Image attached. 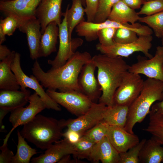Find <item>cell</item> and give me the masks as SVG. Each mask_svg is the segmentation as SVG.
Returning <instances> with one entry per match:
<instances>
[{"mask_svg":"<svg viewBox=\"0 0 163 163\" xmlns=\"http://www.w3.org/2000/svg\"><path fill=\"white\" fill-rule=\"evenodd\" d=\"M62 1L41 0L36 9L35 16L40 23L42 34L50 22L55 21L58 25L61 23Z\"/></svg>","mask_w":163,"mask_h":163,"instance_id":"obj_15","label":"cell"},{"mask_svg":"<svg viewBox=\"0 0 163 163\" xmlns=\"http://www.w3.org/2000/svg\"><path fill=\"white\" fill-rule=\"evenodd\" d=\"M74 153L73 144L66 139L60 140L50 146L44 153L33 158L32 163H55L58 162L66 155Z\"/></svg>","mask_w":163,"mask_h":163,"instance_id":"obj_18","label":"cell"},{"mask_svg":"<svg viewBox=\"0 0 163 163\" xmlns=\"http://www.w3.org/2000/svg\"><path fill=\"white\" fill-rule=\"evenodd\" d=\"M72 4L69 9L68 5L65 12L68 30L69 38L71 40L73 31L76 26L82 22L85 21L84 16L85 9L83 6L85 5L82 0H72Z\"/></svg>","mask_w":163,"mask_h":163,"instance_id":"obj_26","label":"cell"},{"mask_svg":"<svg viewBox=\"0 0 163 163\" xmlns=\"http://www.w3.org/2000/svg\"><path fill=\"white\" fill-rule=\"evenodd\" d=\"M131 8L134 9L140 8L141 6L145 2V0H122Z\"/></svg>","mask_w":163,"mask_h":163,"instance_id":"obj_42","label":"cell"},{"mask_svg":"<svg viewBox=\"0 0 163 163\" xmlns=\"http://www.w3.org/2000/svg\"><path fill=\"white\" fill-rule=\"evenodd\" d=\"M13 0H0V1H3V2H5V1H12Z\"/></svg>","mask_w":163,"mask_h":163,"instance_id":"obj_48","label":"cell"},{"mask_svg":"<svg viewBox=\"0 0 163 163\" xmlns=\"http://www.w3.org/2000/svg\"><path fill=\"white\" fill-rule=\"evenodd\" d=\"M88 159L95 163H119L120 153L106 136L95 143Z\"/></svg>","mask_w":163,"mask_h":163,"instance_id":"obj_19","label":"cell"},{"mask_svg":"<svg viewBox=\"0 0 163 163\" xmlns=\"http://www.w3.org/2000/svg\"><path fill=\"white\" fill-rule=\"evenodd\" d=\"M29 104L27 107H21L11 111L9 120L12 128L3 140V144L7 143L11 133L16 128L27 123L46 108L44 101L35 92L29 97Z\"/></svg>","mask_w":163,"mask_h":163,"instance_id":"obj_9","label":"cell"},{"mask_svg":"<svg viewBox=\"0 0 163 163\" xmlns=\"http://www.w3.org/2000/svg\"><path fill=\"white\" fill-rule=\"evenodd\" d=\"M46 92L56 102L78 117L85 113L94 103L82 92L74 90L58 92L47 89Z\"/></svg>","mask_w":163,"mask_h":163,"instance_id":"obj_5","label":"cell"},{"mask_svg":"<svg viewBox=\"0 0 163 163\" xmlns=\"http://www.w3.org/2000/svg\"><path fill=\"white\" fill-rule=\"evenodd\" d=\"M41 0H13L0 1V11L6 16L13 15L22 20L36 17Z\"/></svg>","mask_w":163,"mask_h":163,"instance_id":"obj_14","label":"cell"},{"mask_svg":"<svg viewBox=\"0 0 163 163\" xmlns=\"http://www.w3.org/2000/svg\"><path fill=\"white\" fill-rule=\"evenodd\" d=\"M108 126L103 120L85 132L83 136L97 143L107 136Z\"/></svg>","mask_w":163,"mask_h":163,"instance_id":"obj_33","label":"cell"},{"mask_svg":"<svg viewBox=\"0 0 163 163\" xmlns=\"http://www.w3.org/2000/svg\"><path fill=\"white\" fill-rule=\"evenodd\" d=\"M163 82L149 78L144 81L139 94L129 107L127 120L124 128L126 130L134 133L135 125L143 121L155 102L163 99Z\"/></svg>","mask_w":163,"mask_h":163,"instance_id":"obj_4","label":"cell"},{"mask_svg":"<svg viewBox=\"0 0 163 163\" xmlns=\"http://www.w3.org/2000/svg\"><path fill=\"white\" fill-rule=\"evenodd\" d=\"M128 71L163 82V46H157L154 56L150 59L139 56L137 62L129 66Z\"/></svg>","mask_w":163,"mask_h":163,"instance_id":"obj_11","label":"cell"},{"mask_svg":"<svg viewBox=\"0 0 163 163\" xmlns=\"http://www.w3.org/2000/svg\"><path fill=\"white\" fill-rule=\"evenodd\" d=\"M92 60L97 69V78L102 91L99 103L111 106L114 105L115 91L128 71L129 66L122 57L102 53L94 55Z\"/></svg>","mask_w":163,"mask_h":163,"instance_id":"obj_2","label":"cell"},{"mask_svg":"<svg viewBox=\"0 0 163 163\" xmlns=\"http://www.w3.org/2000/svg\"><path fill=\"white\" fill-rule=\"evenodd\" d=\"M140 18L137 12L120 0L113 5L107 19L121 24H134Z\"/></svg>","mask_w":163,"mask_h":163,"instance_id":"obj_24","label":"cell"},{"mask_svg":"<svg viewBox=\"0 0 163 163\" xmlns=\"http://www.w3.org/2000/svg\"><path fill=\"white\" fill-rule=\"evenodd\" d=\"M11 51L4 45L0 44V60L2 61L7 57Z\"/></svg>","mask_w":163,"mask_h":163,"instance_id":"obj_43","label":"cell"},{"mask_svg":"<svg viewBox=\"0 0 163 163\" xmlns=\"http://www.w3.org/2000/svg\"><path fill=\"white\" fill-rule=\"evenodd\" d=\"M9 111L0 109V131H3L4 129V126L3 125V120L5 115L8 113Z\"/></svg>","mask_w":163,"mask_h":163,"instance_id":"obj_45","label":"cell"},{"mask_svg":"<svg viewBox=\"0 0 163 163\" xmlns=\"http://www.w3.org/2000/svg\"><path fill=\"white\" fill-rule=\"evenodd\" d=\"M66 120H59L41 114L23 125L20 131L21 135L37 148L47 149L63 136L62 130L66 126Z\"/></svg>","mask_w":163,"mask_h":163,"instance_id":"obj_3","label":"cell"},{"mask_svg":"<svg viewBox=\"0 0 163 163\" xmlns=\"http://www.w3.org/2000/svg\"><path fill=\"white\" fill-rule=\"evenodd\" d=\"M11 67L17 78L21 89H25L28 88L33 90L44 101L46 108L56 111L61 110L59 105L46 93L34 75L29 76L23 72L21 65V55L18 53L15 52Z\"/></svg>","mask_w":163,"mask_h":163,"instance_id":"obj_7","label":"cell"},{"mask_svg":"<svg viewBox=\"0 0 163 163\" xmlns=\"http://www.w3.org/2000/svg\"><path fill=\"white\" fill-rule=\"evenodd\" d=\"M84 3L85 4V5H86V4H85V0H82Z\"/></svg>","mask_w":163,"mask_h":163,"instance_id":"obj_50","label":"cell"},{"mask_svg":"<svg viewBox=\"0 0 163 163\" xmlns=\"http://www.w3.org/2000/svg\"><path fill=\"white\" fill-rule=\"evenodd\" d=\"M6 35L2 28L0 27V44H2L6 40Z\"/></svg>","mask_w":163,"mask_h":163,"instance_id":"obj_46","label":"cell"},{"mask_svg":"<svg viewBox=\"0 0 163 163\" xmlns=\"http://www.w3.org/2000/svg\"><path fill=\"white\" fill-rule=\"evenodd\" d=\"M19 30L26 34L30 58L37 60L39 58V50L42 35L41 26L36 17L22 20Z\"/></svg>","mask_w":163,"mask_h":163,"instance_id":"obj_16","label":"cell"},{"mask_svg":"<svg viewBox=\"0 0 163 163\" xmlns=\"http://www.w3.org/2000/svg\"><path fill=\"white\" fill-rule=\"evenodd\" d=\"M146 1H150V0H145Z\"/></svg>","mask_w":163,"mask_h":163,"instance_id":"obj_51","label":"cell"},{"mask_svg":"<svg viewBox=\"0 0 163 163\" xmlns=\"http://www.w3.org/2000/svg\"><path fill=\"white\" fill-rule=\"evenodd\" d=\"M96 143L83 136L76 143L73 144V156L79 159H88Z\"/></svg>","mask_w":163,"mask_h":163,"instance_id":"obj_31","label":"cell"},{"mask_svg":"<svg viewBox=\"0 0 163 163\" xmlns=\"http://www.w3.org/2000/svg\"><path fill=\"white\" fill-rule=\"evenodd\" d=\"M22 20L14 15H9L0 20V27L6 35L10 36L18 28Z\"/></svg>","mask_w":163,"mask_h":163,"instance_id":"obj_36","label":"cell"},{"mask_svg":"<svg viewBox=\"0 0 163 163\" xmlns=\"http://www.w3.org/2000/svg\"><path fill=\"white\" fill-rule=\"evenodd\" d=\"M83 136V135L79 132L68 129L62 135L64 138L72 144L78 142Z\"/></svg>","mask_w":163,"mask_h":163,"instance_id":"obj_41","label":"cell"},{"mask_svg":"<svg viewBox=\"0 0 163 163\" xmlns=\"http://www.w3.org/2000/svg\"><path fill=\"white\" fill-rule=\"evenodd\" d=\"M144 82L140 75L126 72L115 93L114 104L129 107L139 94Z\"/></svg>","mask_w":163,"mask_h":163,"instance_id":"obj_10","label":"cell"},{"mask_svg":"<svg viewBox=\"0 0 163 163\" xmlns=\"http://www.w3.org/2000/svg\"><path fill=\"white\" fill-rule=\"evenodd\" d=\"M64 17L59 27V46L57 55L53 60H48V63L52 68H56L64 65L75 53L76 50L82 46L83 40L80 38H72L69 36L66 16L65 13L62 14Z\"/></svg>","mask_w":163,"mask_h":163,"instance_id":"obj_8","label":"cell"},{"mask_svg":"<svg viewBox=\"0 0 163 163\" xmlns=\"http://www.w3.org/2000/svg\"><path fill=\"white\" fill-rule=\"evenodd\" d=\"M129 109L128 106L116 104L107 106L103 120L109 125L124 128L127 120Z\"/></svg>","mask_w":163,"mask_h":163,"instance_id":"obj_27","label":"cell"},{"mask_svg":"<svg viewBox=\"0 0 163 163\" xmlns=\"http://www.w3.org/2000/svg\"><path fill=\"white\" fill-rule=\"evenodd\" d=\"M117 29L113 27H108L100 30L97 34L99 43L104 46L113 45L115 43L113 37Z\"/></svg>","mask_w":163,"mask_h":163,"instance_id":"obj_38","label":"cell"},{"mask_svg":"<svg viewBox=\"0 0 163 163\" xmlns=\"http://www.w3.org/2000/svg\"><path fill=\"white\" fill-rule=\"evenodd\" d=\"M96 68L95 64L91 59L83 66L78 81L80 92L95 103L102 94L101 87L95 76Z\"/></svg>","mask_w":163,"mask_h":163,"instance_id":"obj_13","label":"cell"},{"mask_svg":"<svg viewBox=\"0 0 163 163\" xmlns=\"http://www.w3.org/2000/svg\"><path fill=\"white\" fill-rule=\"evenodd\" d=\"M139 21L145 23L153 31L158 38L163 37V11L143 17H140Z\"/></svg>","mask_w":163,"mask_h":163,"instance_id":"obj_30","label":"cell"},{"mask_svg":"<svg viewBox=\"0 0 163 163\" xmlns=\"http://www.w3.org/2000/svg\"><path fill=\"white\" fill-rule=\"evenodd\" d=\"M92 57L87 52L76 51L62 66L51 68L46 72L42 69L36 60L32 68L33 75L47 89L60 91L69 90L80 91L78 81L83 66L91 61Z\"/></svg>","mask_w":163,"mask_h":163,"instance_id":"obj_1","label":"cell"},{"mask_svg":"<svg viewBox=\"0 0 163 163\" xmlns=\"http://www.w3.org/2000/svg\"><path fill=\"white\" fill-rule=\"evenodd\" d=\"M161 43H162V45L163 46V37L161 38Z\"/></svg>","mask_w":163,"mask_h":163,"instance_id":"obj_49","label":"cell"},{"mask_svg":"<svg viewBox=\"0 0 163 163\" xmlns=\"http://www.w3.org/2000/svg\"><path fill=\"white\" fill-rule=\"evenodd\" d=\"M0 149L1 151L0 154V163H12L14 155L8 148L7 143L3 144Z\"/></svg>","mask_w":163,"mask_h":163,"instance_id":"obj_40","label":"cell"},{"mask_svg":"<svg viewBox=\"0 0 163 163\" xmlns=\"http://www.w3.org/2000/svg\"><path fill=\"white\" fill-rule=\"evenodd\" d=\"M120 0H99L94 22L102 23L107 20L113 5Z\"/></svg>","mask_w":163,"mask_h":163,"instance_id":"obj_34","label":"cell"},{"mask_svg":"<svg viewBox=\"0 0 163 163\" xmlns=\"http://www.w3.org/2000/svg\"><path fill=\"white\" fill-rule=\"evenodd\" d=\"M151 110L159 113L163 114V99L161 101L153 105Z\"/></svg>","mask_w":163,"mask_h":163,"instance_id":"obj_44","label":"cell"},{"mask_svg":"<svg viewBox=\"0 0 163 163\" xmlns=\"http://www.w3.org/2000/svg\"><path fill=\"white\" fill-rule=\"evenodd\" d=\"M30 91L27 89L21 91L1 89L0 109L11 112L17 108L24 107L29 102Z\"/></svg>","mask_w":163,"mask_h":163,"instance_id":"obj_20","label":"cell"},{"mask_svg":"<svg viewBox=\"0 0 163 163\" xmlns=\"http://www.w3.org/2000/svg\"><path fill=\"white\" fill-rule=\"evenodd\" d=\"M59 27L55 21L50 23L42 34L39 50V58L46 57L56 51Z\"/></svg>","mask_w":163,"mask_h":163,"instance_id":"obj_22","label":"cell"},{"mask_svg":"<svg viewBox=\"0 0 163 163\" xmlns=\"http://www.w3.org/2000/svg\"><path fill=\"white\" fill-rule=\"evenodd\" d=\"M17 151L12 163H29L32 157L37 153V150L28 144L19 130L17 131Z\"/></svg>","mask_w":163,"mask_h":163,"instance_id":"obj_28","label":"cell"},{"mask_svg":"<svg viewBox=\"0 0 163 163\" xmlns=\"http://www.w3.org/2000/svg\"><path fill=\"white\" fill-rule=\"evenodd\" d=\"M107 136L119 153L127 151L140 141L137 135L117 126L108 125Z\"/></svg>","mask_w":163,"mask_h":163,"instance_id":"obj_17","label":"cell"},{"mask_svg":"<svg viewBox=\"0 0 163 163\" xmlns=\"http://www.w3.org/2000/svg\"><path fill=\"white\" fill-rule=\"evenodd\" d=\"M163 11V0L146 1L139 11V15H150Z\"/></svg>","mask_w":163,"mask_h":163,"instance_id":"obj_37","label":"cell"},{"mask_svg":"<svg viewBox=\"0 0 163 163\" xmlns=\"http://www.w3.org/2000/svg\"><path fill=\"white\" fill-rule=\"evenodd\" d=\"M135 41L129 43L121 44L115 43L112 45L104 46L100 43L96 46L97 50L101 53L113 56L128 57L133 53L140 52L150 59L153 56L149 53L152 44V35H140Z\"/></svg>","mask_w":163,"mask_h":163,"instance_id":"obj_6","label":"cell"},{"mask_svg":"<svg viewBox=\"0 0 163 163\" xmlns=\"http://www.w3.org/2000/svg\"><path fill=\"white\" fill-rule=\"evenodd\" d=\"M125 27L124 24L107 19L100 23L83 21L76 26L75 30L78 36L84 37L87 41L90 42L98 39V33L103 28L108 27L118 28Z\"/></svg>","mask_w":163,"mask_h":163,"instance_id":"obj_21","label":"cell"},{"mask_svg":"<svg viewBox=\"0 0 163 163\" xmlns=\"http://www.w3.org/2000/svg\"><path fill=\"white\" fill-rule=\"evenodd\" d=\"M138 34L134 30L126 28H117L113 37L115 43L125 44L133 42L138 38Z\"/></svg>","mask_w":163,"mask_h":163,"instance_id":"obj_35","label":"cell"},{"mask_svg":"<svg viewBox=\"0 0 163 163\" xmlns=\"http://www.w3.org/2000/svg\"><path fill=\"white\" fill-rule=\"evenodd\" d=\"M139 163H160L163 162V145L152 137L146 140L139 156Z\"/></svg>","mask_w":163,"mask_h":163,"instance_id":"obj_25","label":"cell"},{"mask_svg":"<svg viewBox=\"0 0 163 163\" xmlns=\"http://www.w3.org/2000/svg\"><path fill=\"white\" fill-rule=\"evenodd\" d=\"M15 52L11 54L0 62V89L18 90L20 88L17 78L11 70V66L15 55Z\"/></svg>","mask_w":163,"mask_h":163,"instance_id":"obj_23","label":"cell"},{"mask_svg":"<svg viewBox=\"0 0 163 163\" xmlns=\"http://www.w3.org/2000/svg\"><path fill=\"white\" fill-rule=\"evenodd\" d=\"M99 0H85L86 4L85 12L87 21L94 22L97 13Z\"/></svg>","mask_w":163,"mask_h":163,"instance_id":"obj_39","label":"cell"},{"mask_svg":"<svg viewBox=\"0 0 163 163\" xmlns=\"http://www.w3.org/2000/svg\"><path fill=\"white\" fill-rule=\"evenodd\" d=\"M147 127L144 130L152 135L157 141L163 145V114L151 110Z\"/></svg>","mask_w":163,"mask_h":163,"instance_id":"obj_29","label":"cell"},{"mask_svg":"<svg viewBox=\"0 0 163 163\" xmlns=\"http://www.w3.org/2000/svg\"><path fill=\"white\" fill-rule=\"evenodd\" d=\"M107 106L104 104L94 103L89 109L84 114L75 119H69L66 122L68 129L75 131L83 135L103 120Z\"/></svg>","mask_w":163,"mask_h":163,"instance_id":"obj_12","label":"cell"},{"mask_svg":"<svg viewBox=\"0 0 163 163\" xmlns=\"http://www.w3.org/2000/svg\"><path fill=\"white\" fill-rule=\"evenodd\" d=\"M72 162L71 160L70 155L66 156L63 157L58 163H70Z\"/></svg>","mask_w":163,"mask_h":163,"instance_id":"obj_47","label":"cell"},{"mask_svg":"<svg viewBox=\"0 0 163 163\" xmlns=\"http://www.w3.org/2000/svg\"><path fill=\"white\" fill-rule=\"evenodd\" d=\"M146 140L142 139L126 152L120 153L119 163H139L140 151Z\"/></svg>","mask_w":163,"mask_h":163,"instance_id":"obj_32","label":"cell"}]
</instances>
